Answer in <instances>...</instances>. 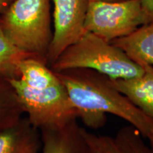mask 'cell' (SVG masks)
I'll list each match as a JSON object with an SVG mask.
<instances>
[{"instance_id": "6da1fadb", "label": "cell", "mask_w": 153, "mask_h": 153, "mask_svg": "<svg viewBox=\"0 0 153 153\" xmlns=\"http://www.w3.org/2000/svg\"><path fill=\"white\" fill-rule=\"evenodd\" d=\"M86 127L98 129L105 125L107 114L128 122L148 140L153 119L134 105L111 83L109 78L89 69L55 72Z\"/></svg>"}, {"instance_id": "7a4b0ae2", "label": "cell", "mask_w": 153, "mask_h": 153, "mask_svg": "<svg viewBox=\"0 0 153 153\" xmlns=\"http://www.w3.org/2000/svg\"><path fill=\"white\" fill-rule=\"evenodd\" d=\"M51 1L14 0L0 15L6 36L19 49L46 63L53 38Z\"/></svg>"}, {"instance_id": "3957f363", "label": "cell", "mask_w": 153, "mask_h": 153, "mask_svg": "<svg viewBox=\"0 0 153 153\" xmlns=\"http://www.w3.org/2000/svg\"><path fill=\"white\" fill-rule=\"evenodd\" d=\"M50 68L55 72L89 69L111 79L136 77L143 72L142 67L131 60L123 51L88 32L67 48Z\"/></svg>"}, {"instance_id": "277c9868", "label": "cell", "mask_w": 153, "mask_h": 153, "mask_svg": "<svg viewBox=\"0 0 153 153\" xmlns=\"http://www.w3.org/2000/svg\"><path fill=\"white\" fill-rule=\"evenodd\" d=\"M27 119L37 130L57 128L79 118L66 89L57 85L37 89L28 87L19 78L8 79Z\"/></svg>"}, {"instance_id": "5b68a950", "label": "cell", "mask_w": 153, "mask_h": 153, "mask_svg": "<svg viewBox=\"0 0 153 153\" xmlns=\"http://www.w3.org/2000/svg\"><path fill=\"white\" fill-rule=\"evenodd\" d=\"M145 24L146 17L140 0L89 1L85 30L111 42Z\"/></svg>"}, {"instance_id": "8992f818", "label": "cell", "mask_w": 153, "mask_h": 153, "mask_svg": "<svg viewBox=\"0 0 153 153\" xmlns=\"http://www.w3.org/2000/svg\"><path fill=\"white\" fill-rule=\"evenodd\" d=\"M53 38L46 57L51 67L67 48L86 33L85 22L89 0H52Z\"/></svg>"}, {"instance_id": "52a82bcc", "label": "cell", "mask_w": 153, "mask_h": 153, "mask_svg": "<svg viewBox=\"0 0 153 153\" xmlns=\"http://www.w3.org/2000/svg\"><path fill=\"white\" fill-rule=\"evenodd\" d=\"M82 133L89 153H153V147L129 124L120 128L114 135H98L83 127Z\"/></svg>"}, {"instance_id": "ba28073f", "label": "cell", "mask_w": 153, "mask_h": 153, "mask_svg": "<svg viewBox=\"0 0 153 153\" xmlns=\"http://www.w3.org/2000/svg\"><path fill=\"white\" fill-rule=\"evenodd\" d=\"M41 153H89L77 120L57 128L42 129Z\"/></svg>"}, {"instance_id": "9c48e42d", "label": "cell", "mask_w": 153, "mask_h": 153, "mask_svg": "<svg viewBox=\"0 0 153 153\" xmlns=\"http://www.w3.org/2000/svg\"><path fill=\"white\" fill-rule=\"evenodd\" d=\"M140 66L143 72L138 76L109 80L117 90L153 119V66L148 64Z\"/></svg>"}, {"instance_id": "30bf717a", "label": "cell", "mask_w": 153, "mask_h": 153, "mask_svg": "<svg viewBox=\"0 0 153 153\" xmlns=\"http://www.w3.org/2000/svg\"><path fill=\"white\" fill-rule=\"evenodd\" d=\"M110 43L123 51L138 65L148 64L153 66V22Z\"/></svg>"}, {"instance_id": "8fae6325", "label": "cell", "mask_w": 153, "mask_h": 153, "mask_svg": "<svg viewBox=\"0 0 153 153\" xmlns=\"http://www.w3.org/2000/svg\"><path fill=\"white\" fill-rule=\"evenodd\" d=\"M41 143L38 130L27 118L0 133V153H40Z\"/></svg>"}, {"instance_id": "7c38bea8", "label": "cell", "mask_w": 153, "mask_h": 153, "mask_svg": "<svg viewBox=\"0 0 153 153\" xmlns=\"http://www.w3.org/2000/svg\"><path fill=\"white\" fill-rule=\"evenodd\" d=\"M19 78L26 86L42 89L60 82L55 72L45 61L34 57L23 59L18 64Z\"/></svg>"}, {"instance_id": "4fadbf2b", "label": "cell", "mask_w": 153, "mask_h": 153, "mask_svg": "<svg viewBox=\"0 0 153 153\" xmlns=\"http://www.w3.org/2000/svg\"><path fill=\"white\" fill-rule=\"evenodd\" d=\"M24 114L8 78L0 75V133L16 125Z\"/></svg>"}, {"instance_id": "5bb4252c", "label": "cell", "mask_w": 153, "mask_h": 153, "mask_svg": "<svg viewBox=\"0 0 153 153\" xmlns=\"http://www.w3.org/2000/svg\"><path fill=\"white\" fill-rule=\"evenodd\" d=\"M29 57L33 56L17 48L0 27V75L8 79L19 78V62Z\"/></svg>"}, {"instance_id": "9a60e30c", "label": "cell", "mask_w": 153, "mask_h": 153, "mask_svg": "<svg viewBox=\"0 0 153 153\" xmlns=\"http://www.w3.org/2000/svg\"><path fill=\"white\" fill-rule=\"evenodd\" d=\"M146 17L147 24L153 22V0H140Z\"/></svg>"}, {"instance_id": "2e32d148", "label": "cell", "mask_w": 153, "mask_h": 153, "mask_svg": "<svg viewBox=\"0 0 153 153\" xmlns=\"http://www.w3.org/2000/svg\"><path fill=\"white\" fill-rule=\"evenodd\" d=\"M14 0H0V15L9 7Z\"/></svg>"}, {"instance_id": "e0dca14e", "label": "cell", "mask_w": 153, "mask_h": 153, "mask_svg": "<svg viewBox=\"0 0 153 153\" xmlns=\"http://www.w3.org/2000/svg\"><path fill=\"white\" fill-rule=\"evenodd\" d=\"M148 142H149V144H150L151 146L153 147V130H152V134H151L150 137L148 138Z\"/></svg>"}, {"instance_id": "ac0fdd59", "label": "cell", "mask_w": 153, "mask_h": 153, "mask_svg": "<svg viewBox=\"0 0 153 153\" xmlns=\"http://www.w3.org/2000/svg\"><path fill=\"white\" fill-rule=\"evenodd\" d=\"M89 1H121L124 0H89Z\"/></svg>"}]
</instances>
